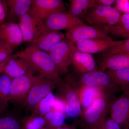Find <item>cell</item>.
<instances>
[{
	"label": "cell",
	"instance_id": "obj_25",
	"mask_svg": "<svg viewBox=\"0 0 129 129\" xmlns=\"http://www.w3.org/2000/svg\"><path fill=\"white\" fill-rule=\"evenodd\" d=\"M12 80L3 72L0 75V114L6 112L8 106Z\"/></svg>",
	"mask_w": 129,
	"mask_h": 129
},
{
	"label": "cell",
	"instance_id": "obj_17",
	"mask_svg": "<svg viewBox=\"0 0 129 129\" xmlns=\"http://www.w3.org/2000/svg\"><path fill=\"white\" fill-rule=\"evenodd\" d=\"M0 41L14 49L23 42V36L18 24L11 22L0 24Z\"/></svg>",
	"mask_w": 129,
	"mask_h": 129
},
{
	"label": "cell",
	"instance_id": "obj_8",
	"mask_svg": "<svg viewBox=\"0 0 129 129\" xmlns=\"http://www.w3.org/2000/svg\"><path fill=\"white\" fill-rule=\"evenodd\" d=\"M78 81L81 86L101 88L113 97L115 92L120 91L108 75L103 71L98 70L81 75Z\"/></svg>",
	"mask_w": 129,
	"mask_h": 129
},
{
	"label": "cell",
	"instance_id": "obj_15",
	"mask_svg": "<svg viewBox=\"0 0 129 129\" xmlns=\"http://www.w3.org/2000/svg\"><path fill=\"white\" fill-rule=\"evenodd\" d=\"M31 8L42 20L56 13L66 12L62 0H32Z\"/></svg>",
	"mask_w": 129,
	"mask_h": 129
},
{
	"label": "cell",
	"instance_id": "obj_30",
	"mask_svg": "<svg viewBox=\"0 0 129 129\" xmlns=\"http://www.w3.org/2000/svg\"><path fill=\"white\" fill-rule=\"evenodd\" d=\"M121 54H129V39L120 40L117 45L102 52L101 56L102 58H105Z\"/></svg>",
	"mask_w": 129,
	"mask_h": 129
},
{
	"label": "cell",
	"instance_id": "obj_39",
	"mask_svg": "<svg viewBox=\"0 0 129 129\" xmlns=\"http://www.w3.org/2000/svg\"><path fill=\"white\" fill-rule=\"evenodd\" d=\"M129 129V128H126V129Z\"/></svg>",
	"mask_w": 129,
	"mask_h": 129
},
{
	"label": "cell",
	"instance_id": "obj_1",
	"mask_svg": "<svg viewBox=\"0 0 129 129\" xmlns=\"http://www.w3.org/2000/svg\"><path fill=\"white\" fill-rule=\"evenodd\" d=\"M15 55L25 60L41 76L48 78H60L57 68L49 53L30 45Z\"/></svg>",
	"mask_w": 129,
	"mask_h": 129
},
{
	"label": "cell",
	"instance_id": "obj_14",
	"mask_svg": "<svg viewBox=\"0 0 129 129\" xmlns=\"http://www.w3.org/2000/svg\"><path fill=\"white\" fill-rule=\"evenodd\" d=\"M35 71L25 60L12 55L7 62L3 73L13 79L28 75H34Z\"/></svg>",
	"mask_w": 129,
	"mask_h": 129
},
{
	"label": "cell",
	"instance_id": "obj_40",
	"mask_svg": "<svg viewBox=\"0 0 129 129\" xmlns=\"http://www.w3.org/2000/svg\"><path fill=\"white\" fill-rule=\"evenodd\" d=\"M1 75V73H0V75Z\"/></svg>",
	"mask_w": 129,
	"mask_h": 129
},
{
	"label": "cell",
	"instance_id": "obj_6",
	"mask_svg": "<svg viewBox=\"0 0 129 129\" xmlns=\"http://www.w3.org/2000/svg\"><path fill=\"white\" fill-rule=\"evenodd\" d=\"M75 49L73 43L65 38L48 52L57 68L60 76L68 73Z\"/></svg>",
	"mask_w": 129,
	"mask_h": 129
},
{
	"label": "cell",
	"instance_id": "obj_29",
	"mask_svg": "<svg viewBox=\"0 0 129 129\" xmlns=\"http://www.w3.org/2000/svg\"><path fill=\"white\" fill-rule=\"evenodd\" d=\"M48 127L56 128L65 123L64 113L60 111L52 110L44 116Z\"/></svg>",
	"mask_w": 129,
	"mask_h": 129
},
{
	"label": "cell",
	"instance_id": "obj_27",
	"mask_svg": "<svg viewBox=\"0 0 129 129\" xmlns=\"http://www.w3.org/2000/svg\"><path fill=\"white\" fill-rule=\"evenodd\" d=\"M46 126V121L44 116L31 114L22 119V129H42Z\"/></svg>",
	"mask_w": 129,
	"mask_h": 129
},
{
	"label": "cell",
	"instance_id": "obj_22",
	"mask_svg": "<svg viewBox=\"0 0 129 129\" xmlns=\"http://www.w3.org/2000/svg\"><path fill=\"white\" fill-rule=\"evenodd\" d=\"M68 13L74 17L83 21L85 20L90 7L95 0H71Z\"/></svg>",
	"mask_w": 129,
	"mask_h": 129
},
{
	"label": "cell",
	"instance_id": "obj_19",
	"mask_svg": "<svg viewBox=\"0 0 129 129\" xmlns=\"http://www.w3.org/2000/svg\"><path fill=\"white\" fill-rule=\"evenodd\" d=\"M7 13L5 23L18 24L21 18L31 8L32 0H7Z\"/></svg>",
	"mask_w": 129,
	"mask_h": 129
},
{
	"label": "cell",
	"instance_id": "obj_2",
	"mask_svg": "<svg viewBox=\"0 0 129 129\" xmlns=\"http://www.w3.org/2000/svg\"><path fill=\"white\" fill-rule=\"evenodd\" d=\"M79 85L78 80L68 74L57 87L56 97L64 103L65 113L68 117L80 116L82 112L79 96Z\"/></svg>",
	"mask_w": 129,
	"mask_h": 129
},
{
	"label": "cell",
	"instance_id": "obj_34",
	"mask_svg": "<svg viewBox=\"0 0 129 129\" xmlns=\"http://www.w3.org/2000/svg\"><path fill=\"white\" fill-rule=\"evenodd\" d=\"M105 129H122L119 124L110 117H107L105 122Z\"/></svg>",
	"mask_w": 129,
	"mask_h": 129
},
{
	"label": "cell",
	"instance_id": "obj_18",
	"mask_svg": "<svg viewBox=\"0 0 129 129\" xmlns=\"http://www.w3.org/2000/svg\"><path fill=\"white\" fill-rule=\"evenodd\" d=\"M65 38V35L60 31L46 30L31 42L30 45L48 53L52 47Z\"/></svg>",
	"mask_w": 129,
	"mask_h": 129
},
{
	"label": "cell",
	"instance_id": "obj_11",
	"mask_svg": "<svg viewBox=\"0 0 129 129\" xmlns=\"http://www.w3.org/2000/svg\"><path fill=\"white\" fill-rule=\"evenodd\" d=\"M65 38L74 44L80 40L89 39L113 40L112 37L104 29L85 24L67 30Z\"/></svg>",
	"mask_w": 129,
	"mask_h": 129
},
{
	"label": "cell",
	"instance_id": "obj_21",
	"mask_svg": "<svg viewBox=\"0 0 129 129\" xmlns=\"http://www.w3.org/2000/svg\"><path fill=\"white\" fill-rule=\"evenodd\" d=\"M129 69V54L116 55L102 58L99 62V70L104 72L106 70H120Z\"/></svg>",
	"mask_w": 129,
	"mask_h": 129
},
{
	"label": "cell",
	"instance_id": "obj_33",
	"mask_svg": "<svg viewBox=\"0 0 129 129\" xmlns=\"http://www.w3.org/2000/svg\"><path fill=\"white\" fill-rule=\"evenodd\" d=\"M116 7L119 11L129 13V1L118 0L116 1Z\"/></svg>",
	"mask_w": 129,
	"mask_h": 129
},
{
	"label": "cell",
	"instance_id": "obj_9",
	"mask_svg": "<svg viewBox=\"0 0 129 129\" xmlns=\"http://www.w3.org/2000/svg\"><path fill=\"white\" fill-rule=\"evenodd\" d=\"M37 77L38 76L34 75H28L12 79L9 102L23 107L29 91Z\"/></svg>",
	"mask_w": 129,
	"mask_h": 129
},
{
	"label": "cell",
	"instance_id": "obj_10",
	"mask_svg": "<svg viewBox=\"0 0 129 129\" xmlns=\"http://www.w3.org/2000/svg\"><path fill=\"white\" fill-rule=\"evenodd\" d=\"M108 113L110 117L120 125L121 129L129 128V90L111 101Z\"/></svg>",
	"mask_w": 129,
	"mask_h": 129
},
{
	"label": "cell",
	"instance_id": "obj_12",
	"mask_svg": "<svg viewBox=\"0 0 129 129\" xmlns=\"http://www.w3.org/2000/svg\"><path fill=\"white\" fill-rule=\"evenodd\" d=\"M42 21L46 30L54 31L69 30L85 24L83 21L71 16L66 12L54 13Z\"/></svg>",
	"mask_w": 129,
	"mask_h": 129
},
{
	"label": "cell",
	"instance_id": "obj_36",
	"mask_svg": "<svg viewBox=\"0 0 129 129\" xmlns=\"http://www.w3.org/2000/svg\"><path fill=\"white\" fill-rule=\"evenodd\" d=\"M116 2L115 0H95V4L101 6H111Z\"/></svg>",
	"mask_w": 129,
	"mask_h": 129
},
{
	"label": "cell",
	"instance_id": "obj_23",
	"mask_svg": "<svg viewBox=\"0 0 129 129\" xmlns=\"http://www.w3.org/2000/svg\"><path fill=\"white\" fill-rule=\"evenodd\" d=\"M104 72L120 91L124 92L129 90V69L117 70L108 69Z\"/></svg>",
	"mask_w": 129,
	"mask_h": 129
},
{
	"label": "cell",
	"instance_id": "obj_16",
	"mask_svg": "<svg viewBox=\"0 0 129 129\" xmlns=\"http://www.w3.org/2000/svg\"><path fill=\"white\" fill-rule=\"evenodd\" d=\"M77 74L83 75L98 70L94 58L91 54L75 49L71 64Z\"/></svg>",
	"mask_w": 129,
	"mask_h": 129
},
{
	"label": "cell",
	"instance_id": "obj_20",
	"mask_svg": "<svg viewBox=\"0 0 129 129\" xmlns=\"http://www.w3.org/2000/svg\"><path fill=\"white\" fill-rule=\"evenodd\" d=\"M105 96L113 98L101 88L79 85V96L82 111L90 107L97 99Z\"/></svg>",
	"mask_w": 129,
	"mask_h": 129
},
{
	"label": "cell",
	"instance_id": "obj_32",
	"mask_svg": "<svg viewBox=\"0 0 129 129\" xmlns=\"http://www.w3.org/2000/svg\"><path fill=\"white\" fill-rule=\"evenodd\" d=\"M7 13V0H0V24L5 23Z\"/></svg>",
	"mask_w": 129,
	"mask_h": 129
},
{
	"label": "cell",
	"instance_id": "obj_7",
	"mask_svg": "<svg viewBox=\"0 0 129 129\" xmlns=\"http://www.w3.org/2000/svg\"><path fill=\"white\" fill-rule=\"evenodd\" d=\"M18 24L23 38V42H31L46 30L43 21L30 8L20 19Z\"/></svg>",
	"mask_w": 129,
	"mask_h": 129
},
{
	"label": "cell",
	"instance_id": "obj_4",
	"mask_svg": "<svg viewBox=\"0 0 129 129\" xmlns=\"http://www.w3.org/2000/svg\"><path fill=\"white\" fill-rule=\"evenodd\" d=\"M122 14L111 6H101L94 3L90 7L85 20L92 26L106 31L120 20Z\"/></svg>",
	"mask_w": 129,
	"mask_h": 129
},
{
	"label": "cell",
	"instance_id": "obj_35",
	"mask_svg": "<svg viewBox=\"0 0 129 129\" xmlns=\"http://www.w3.org/2000/svg\"><path fill=\"white\" fill-rule=\"evenodd\" d=\"M52 110L65 112V106L62 101L56 96Z\"/></svg>",
	"mask_w": 129,
	"mask_h": 129
},
{
	"label": "cell",
	"instance_id": "obj_24",
	"mask_svg": "<svg viewBox=\"0 0 129 129\" xmlns=\"http://www.w3.org/2000/svg\"><path fill=\"white\" fill-rule=\"evenodd\" d=\"M109 35L128 39H129V13L122 14L117 24L106 29Z\"/></svg>",
	"mask_w": 129,
	"mask_h": 129
},
{
	"label": "cell",
	"instance_id": "obj_28",
	"mask_svg": "<svg viewBox=\"0 0 129 129\" xmlns=\"http://www.w3.org/2000/svg\"><path fill=\"white\" fill-rule=\"evenodd\" d=\"M55 99V96L53 92H51L37 104L31 114L45 116L52 110Z\"/></svg>",
	"mask_w": 129,
	"mask_h": 129
},
{
	"label": "cell",
	"instance_id": "obj_31",
	"mask_svg": "<svg viewBox=\"0 0 129 129\" xmlns=\"http://www.w3.org/2000/svg\"><path fill=\"white\" fill-rule=\"evenodd\" d=\"M14 48L4 42L0 41V62L6 60L12 54Z\"/></svg>",
	"mask_w": 129,
	"mask_h": 129
},
{
	"label": "cell",
	"instance_id": "obj_38",
	"mask_svg": "<svg viewBox=\"0 0 129 129\" xmlns=\"http://www.w3.org/2000/svg\"><path fill=\"white\" fill-rule=\"evenodd\" d=\"M55 129L53 128H51V127H48V126H46V127H44V128H42V129Z\"/></svg>",
	"mask_w": 129,
	"mask_h": 129
},
{
	"label": "cell",
	"instance_id": "obj_5",
	"mask_svg": "<svg viewBox=\"0 0 129 129\" xmlns=\"http://www.w3.org/2000/svg\"><path fill=\"white\" fill-rule=\"evenodd\" d=\"M60 78H48L39 75L33 84L23 107L32 113L42 99L52 92L61 82Z\"/></svg>",
	"mask_w": 129,
	"mask_h": 129
},
{
	"label": "cell",
	"instance_id": "obj_37",
	"mask_svg": "<svg viewBox=\"0 0 129 129\" xmlns=\"http://www.w3.org/2000/svg\"><path fill=\"white\" fill-rule=\"evenodd\" d=\"M77 127L78 126H77V123H76V120H75L72 124L68 125L65 123L62 126L55 129H77Z\"/></svg>",
	"mask_w": 129,
	"mask_h": 129
},
{
	"label": "cell",
	"instance_id": "obj_3",
	"mask_svg": "<svg viewBox=\"0 0 129 129\" xmlns=\"http://www.w3.org/2000/svg\"><path fill=\"white\" fill-rule=\"evenodd\" d=\"M112 98L108 96L102 97L82 111L79 119L76 120L78 127L80 129H95L104 123Z\"/></svg>",
	"mask_w": 129,
	"mask_h": 129
},
{
	"label": "cell",
	"instance_id": "obj_26",
	"mask_svg": "<svg viewBox=\"0 0 129 129\" xmlns=\"http://www.w3.org/2000/svg\"><path fill=\"white\" fill-rule=\"evenodd\" d=\"M22 119L18 115L5 112L0 114V129H22Z\"/></svg>",
	"mask_w": 129,
	"mask_h": 129
},
{
	"label": "cell",
	"instance_id": "obj_13",
	"mask_svg": "<svg viewBox=\"0 0 129 129\" xmlns=\"http://www.w3.org/2000/svg\"><path fill=\"white\" fill-rule=\"evenodd\" d=\"M120 41L89 39L80 40L74 45L76 50L91 54L106 51L119 44Z\"/></svg>",
	"mask_w": 129,
	"mask_h": 129
}]
</instances>
